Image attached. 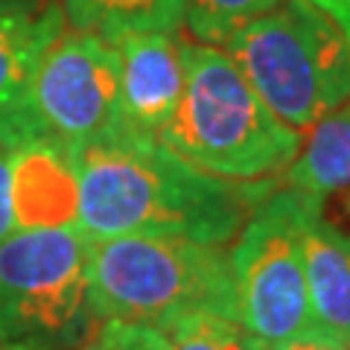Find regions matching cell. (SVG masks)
I'll return each instance as SVG.
<instances>
[{
  "instance_id": "obj_14",
  "label": "cell",
  "mask_w": 350,
  "mask_h": 350,
  "mask_svg": "<svg viewBox=\"0 0 350 350\" xmlns=\"http://www.w3.org/2000/svg\"><path fill=\"white\" fill-rule=\"evenodd\" d=\"M283 0H184V24L199 44H222Z\"/></svg>"
},
{
  "instance_id": "obj_3",
  "label": "cell",
  "mask_w": 350,
  "mask_h": 350,
  "mask_svg": "<svg viewBox=\"0 0 350 350\" xmlns=\"http://www.w3.org/2000/svg\"><path fill=\"white\" fill-rule=\"evenodd\" d=\"M161 140L219 178H280L301 152V131L269 111L237 62L216 44L184 47V91Z\"/></svg>"
},
{
  "instance_id": "obj_8",
  "label": "cell",
  "mask_w": 350,
  "mask_h": 350,
  "mask_svg": "<svg viewBox=\"0 0 350 350\" xmlns=\"http://www.w3.org/2000/svg\"><path fill=\"white\" fill-rule=\"evenodd\" d=\"M64 27L59 0H50L36 15L0 18V149L50 144L36 111V73Z\"/></svg>"
},
{
  "instance_id": "obj_13",
  "label": "cell",
  "mask_w": 350,
  "mask_h": 350,
  "mask_svg": "<svg viewBox=\"0 0 350 350\" xmlns=\"http://www.w3.org/2000/svg\"><path fill=\"white\" fill-rule=\"evenodd\" d=\"M70 29L117 44L135 32L181 29L184 0H59Z\"/></svg>"
},
{
  "instance_id": "obj_20",
  "label": "cell",
  "mask_w": 350,
  "mask_h": 350,
  "mask_svg": "<svg viewBox=\"0 0 350 350\" xmlns=\"http://www.w3.org/2000/svg\"><path fill=\"white\" fill-rule=\"evenodd\" d=\"M50 0H0V18L6 15H36Z\"/></svg>"
},
{
  "instance_id": "obj_19",
  "label": "cell",
  "mask_w": 350,
  "mask_h": 350,
  "mask_svg": "<svg viewBox=\"0 0 350 350\" xmlns=\"http://www.w3.org/2000/svg\"><path fill=\"white\" fill-rule=\"evenodd\" d=\"M306 3L315 6L321 15L330 18L350 44V0H306Z\"/></svg>"
},
{
  "instance_id": "obj_7",
  "label": "cell",
  "mask_w": 350,
  "mask_h": 350,
  "mask_svg": "<svg viewBox=\"0 0 350 350\" xmlns=\"http://www.w3.org/2000/svg\"><path fill=\"white\" fill-rule=\"evenodd\" d=\"M36 111L53 146L73 155L126 129L111 41L64 27L36 73Z\"/></svg>"
},
{
  "instance_id": "obj_11",
  "label": "cell",
  "mask_w": 350,
  "mask_h": 350,
  "mask_svg": "<svg viewBox=\"0 0 350 350\" xmlns=\"http://www.w3.org/2000/svg\"><path fill=\"white\" fill-rule=\"evenodd\" d=\"M12 155V199L18 228L76 222V175L70 155L53 144L27 146Z\"/></svg>"
},
{
  "instance_id": "obj_6",
  "label": "cell",
  "mask_w": 350,
  "mask_h": 350,
  "mask_svg": "<svg viewBox=\"0 0 350 350\" xmlns=\"http://www.w3.org/2000/svg\"><path fill=\"white\" fill-rule=\"evenodd\" d=\"M319 213H324V196L278 187L254 207L231 248L239 324L266 345L315 330L304 228Z\"/></svg>"
},
{
  "instance_id": "obj_10",
  "label": "cell",
  "mask_w": 350,
  "mask_h": 350,
  "mask_svg": "<svg viewBox=\"0 0 350 350\" xmlns=\"http://www.w3.org/2000/svg\"><path fill=\"white\" fill-rule=\"evenodd\" d=\"M304 269L315 333L350 345V234L324 213L304 228Z\"/></svg>"
},
{
  "instance_id": "obj_9",
  "label": "cell",
  "mask_w": 350,
  "mask_h": 350,
  "mask_svg": "<svg viewBox=\"0 0 350 350\" xmlns=\"http://www.w3.org/2000/svg\"><path fill=\"white\" fill-rule=\"evenodd\" d=\"M120 96L126 129L161 137L175 114L184 91V47L181 29L135 32L120 38Z\"/></svg>"
},
{
  "instance_id": "obj_1",
  "label": "cell",
  "mask_w": 350,
  "mask_h": 350,
  "mask_svg": "<svg viewBox=\"0 0 350 350\" xmlns=\"http://www.w3.org/2000/svg\"><path fill=\"white\" fill-rule=\"evenodd\" d=\"M76 228L96 243L126 234L228 245L280 178L231 181L187 163L161 137L123 129L70 155Z\"/></svg>"
},
{
  "instance_id": "obj_18",
  "label": "cell",
  "mask_w": 350,
  "mask_h": 350,
  "mask_svg": "<svg viewBox=\"0 0 350 350\" xmlns=\"http://www.w3.org/2000/svg\"><path fill=\"white\" fill-rule=\"evenodd\" d=\"M269 350H350L347 345L342 342H333L321 333H304V336H295V338H286V342H278V345H269Z\"/></svg>"
},
{
  "instance_id": "obj_12",
  "label": "cell",
  "mask_w": 350,
  "mask_h": 350,
  "mask_svg": "<svg viewBox=\"0 0 350 350\" xmlns=\"http://www.w3.org/2000/svg\"><path fill=\"white\" fill-rule=\"evenodd\" d=\"M283 184L315 196L350 187V103L310 129V140L283 172Z\"/></svg>"
},
{
  "instance_id": "obj_5",
  "label": "cell",
  "mask_w": 350,
  "mask_h": 350,
  "mask_svg": "<svg viewBox=\"0 0 350 350\" xmlns=\"http://www.w3.org/2000/svg\"><path fill=\"white\" fill-rule=\"evenodd\" d=\"M91 239L73 225L18 228L0 243V350H79L96 319Z\"/></svg>"
},
{
  "instance_id": "obj_15",
  "label": "cell",
  "mask_w": 350,
  "mask_h": 350,
  "mask_svg": "<svg viewBox=\"0 0 350 350\" xmlns=\"http://www.w3.org/2000/svg\"><path fill=\"white\" fill-rule=\"evenodd\" d=\"M167 336V350H269V345L248 333L239 321L219 315H193L172 324Z\"/></svg>"
},
{
  "instance_id": "obj_22",
  "label": "cell",
  "mask_w": 350,
  "mask_h": 350,
  "mask_svg": "<svg viewBox=\"0 0 350 350\" xmlns=\"http://www.w3.org/2000/svg\"><path fill=\"white\" fill-rule=\"evenodd\" d=\"M347 347H350V345H347Z\"/></svg>"
},
{
  "instance_id": "obj_16",
  "label": "cell",
  "mask_w": 350,
  "mask_h": 350,
  "mask_svg": "<svg viewBox=\"0 0 350 350\" xmlns=\"http://www.w3.org/2000/svg\"><path fill=\"white\" fill-rule=\"evenodd\" d=\"M79 350H167V336L144 324L96 321Z\"/></svg>"
},
{
  "instance_id": "obj_4",
  "label": "cell",
  "mask_w": 350,
  "mask_h": 350,
  "mask_svg": "<svg viewBox=\"0 0 350 350\" xmlns=\"http://www.w3.org/2000/svg\"><path fill=\"white\" fill-rule=\"evenodd\" d=\"M222 47L269 111L295 131H310L350 103V44L306 0H283Z\"/></svg>"
},
{
  "instance_id": "obj_21",
  "label": "cell",
  "mask_w": 350,
  "mask_h": 350,
  "mask_svg": "<svg viewBox=\"0 0 350 350\" xmlns=\"http://www.w3.org/2000/svg\"><path fill=\"white\" fill-rule=\"evenodd\" d=\"M342 193H345V207H347V213H350V187L342 190Z\"/></svg>"
},
{
  "instance_id": "obj_17",
  "label": "cell",
  "mask_w": 350,
  "mask_h": 350,
  "mask_svg": "<svg viewBox=\"0 0 350 350\" xmlns=\"http://www.w3.org/2000/svg\"><path fill=\"white\" fill-rule=\"evenodd\" d=\"M12 231H18L12 199V155L6 149H0V243Z\"/></svg>"
},
{
  "instance_id": "obj_2",
  "label": "cell",
  "mask_w": 350,
  "mask_h": 350,
  "mask_svg": "<svg viewBox=\"0 0 350 350\" xmlns=\"http://www.w3.org/2000/svg\"><path fill=\"white\" fill-rule=\"evenodd\" d=\"M88 298L96 321H129L161 333L193 315L239 321L231 251L187 237L96 239Z\"/></svg>"
}]
</instances>
